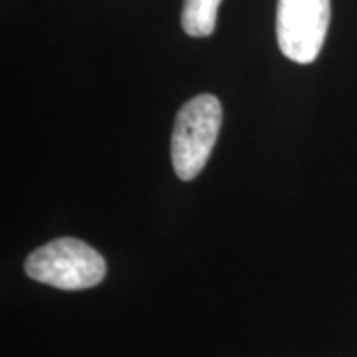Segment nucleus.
I'll return each mask as SVG.
<instances>
[{"mask_svg":"<svg viewBox=\"0 0 357 357\" xmlns=\"http://www.w3.org/2000/svg\"><path fill=\"white\" fill-rule=\"evenodd\" d=\"M26 274L40 284L60 290H86L105 278V260L77 238H56L26 258Z\"/></svg>","mask_w":357,"mask_h":357,"instance_id":"1","label":"nucleus"},{"mask_svg":"<svg viewBox=\"0 0 357 357\" xmlns=\"http://www.w3.org/2000/svg\"><path fill=\"white\" fill-rule=\"evenodd\" d=\"M220 123L222 105L211 93L195 96L178 109L171 137V161L181 181H191L203 171L217 143Z\"/></svg>","mask_w":357,"mask_h":357,"instance_id":"2","label":"nucleus"},{"mask_svg":"<svg viewBox=\"0 0 357 357\" xmlns=\"http://www.w3.org/2000/svg\"><path fill=\"white\" fill-rule=\"evenodd\" d=\"M330 0H278L276 38L282 54L296 64H312L330 26Z\"/></svg>","mask_w":357,"mask_h":357,"instance_id":"3","label":"nucleus"},{"mask_svg":"<svg viewBox=\"0 0 357 357\" xmlns=\"http://www.w3.org/2000/svg\"><path fill=\"white\" fill-rule=\"evenodd\" d=\"M218 4L220 0H185L181 14L183 30L195 38L211 36L217 28Z\"/></svg>","mask_w":357,"mask_h":357,"instance_id":"4","label":"nucleus"}]
</instances>
